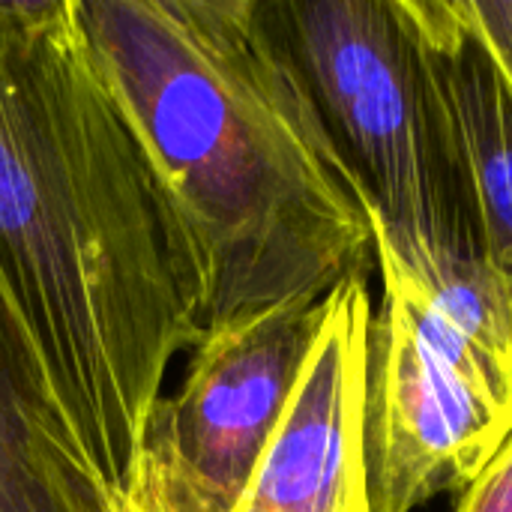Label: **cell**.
Listing matches in <instances>:
<instances>
[{"instance_id": "obj_9", "label": "cell", "mask_w": 512, "mask_h": 512, "mask_svg": "<svg viewBox=\"0 0 512 512\" xmlns=\"http://www.w3.org/2000/svg\"><path fill=\"white\" fill-rule=\"evenodd\" d=\"M512 87V0H453Z\"/></svg>"}, {"instance_id": "obj_2", "label": "cell", "mask_w": 512, "mask_h": 512, "mask_svg": "<svg viewBox=\"0 0 512 512\" xmlns=\"http://www.w3.org/2000/svg\"><path fill=\"white\" fill-rule=\"evenodd\" d=\"M75 12L186 237L201 336L369 279L372 225L255 0H75Z\"/></svg>"}, {"instance_id": "obj_7", "label": "cell", "mask_w": 512, "mask_h": 512, "mask_svg": "<svg viewBox=\"0 0 512 512\" xmlns=\"http://www.w3.org/2000/svg\"><path fill=\"white\" fill-rule=\"evenodd\" d=\"M474 177L486 264L512 318V87L453 0H408Z\"/></svg>"}, {"instance_id": "obj_4", "label": "cell", "mask_w": 512, "mask_h": 512, "mask_svg": "<svg viewBox=\"0 0 512 512\" xmlns=\"http://www.w3.org/2000/svg\"><path fill=\"white\" fill-rule=\"evenodd\" d=\"M366 336L363 468L369 512L462 492L512 432V318L492 273L426 291L378 264Z\"/></svg>"}, {"instance_id": "obj_8", "label": "cell", "mask_w": 512, "mask_h": 512, "mask_svg": "<svg viewBox=\"0 0 512 512\" xmlns=\"http://www.w3.org/2000/svg\"><path fill=\"white\" fill-rule=\"evenodd\" d=\"M0 512H114L3 297Z\"/></svg>"}, {"instance_id": "obj_6", "label": "cell", "mask_w": 512, "mask_h": 512, "mask_svg": "<svg viewBox=\"0 0 512 512\" xmlns=\"http://www.w3.org/2000/svg\"><path fill=\"white\" fill-rule=\"evenodd\" d=\"M369 279L324 297V315L288 408L234 512H369L363 384Z\"/></svg>"}, {"instance_id": "obj_10", "label": "cell", "mask_w": 512, "mask_h": 512, "mask_svg": "<svg viewBox=\"0 0 512 512\" xmlns=\"http://www.w3.org/2000/svg\"><path fill=\"white\" fill-rule=\"evenodd\" d=\"M456 512H512V432L492 462L462 489Z\"/></svg>"}, {"instance_id": "obj_5", "label": "cell", "mask_w": 512, "mask_h": 512, "mask_svg": "<svg viewBox=\"0 0 512 512\" xmlns=\"http://www.w3.org/2000/svg\"><path fill=\"white\" fill-rule=\"evenodd\" d=\"M324 300L201 336L183 384L159 396L114 512H234L288 408Z\"/></svg>"}, {"instance_id": "obj_1", "label": "cell", "mask_w": 512, "mask_h": 512, "mask_svg": "<svg viewBox=\"0 0 512 512\" xmlns=\"http://www.w3.org/2000/svg\"><path fill=\"white\" fill-rule=\"evenodd\" d=\"M0 297L117 510L201 288L75 0H0Z\"/></svg>"}, {"instance_id": "obj_3", "label": "cell", "mask_w": 512, "mask_h": 512, "mask_svg": "<svg viewBox=\"0 0 512 512\" xmlns=\"http://www.w3.org/2000/svg\"><path fill=\"white\" fill-rule=\"evenodd\" d=\"M375 261L426 291L492 273L474 177L408 0H255Z\"/></svg>"}]
</instances>
